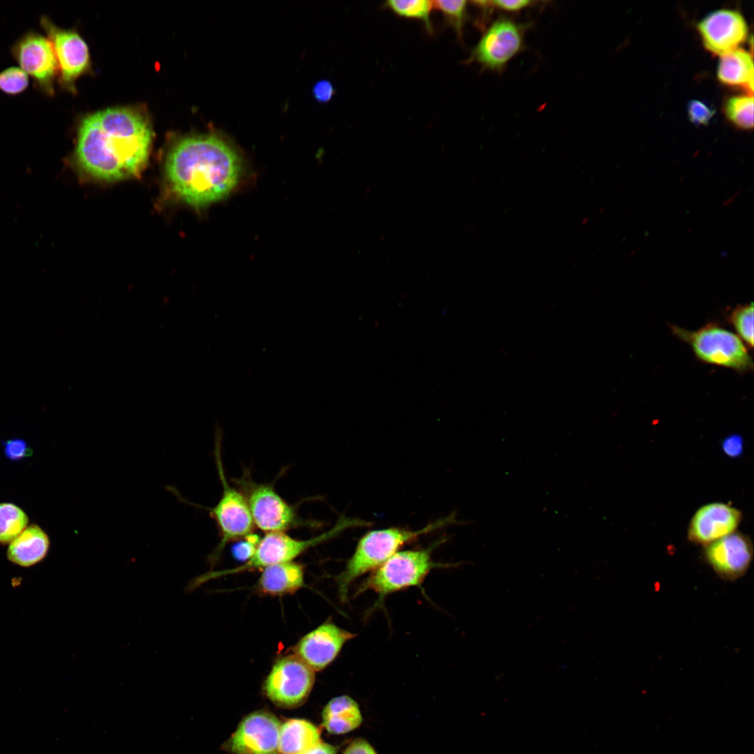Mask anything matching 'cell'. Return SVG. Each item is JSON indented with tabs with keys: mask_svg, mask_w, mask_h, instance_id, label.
I'll use <instances>...</instances> for the list:
<instances>
[{
	"mask_svg": "<svg viewBox=\"0 0 754 754\" xmlns=\"http://www.w3.org/2000/svg\"><path fill=\"white\" fill-rule=\"evenodd\" d=\"M238 152L214 134L185 137L171 149L165 173L174 193L191 207L201 208L228 197L242 175Z\"/></svg>",
	"mask_w": 754,
	"mask_h": 754,
	"instance_id": "obj_2",
	"label": "cell"
},
{
	"mask_svg": "<svg viewBox=\"0 0 754 754\" xmlns=\"http://www.w3.org/2000/svg\"><path fill=\"white\" fill-rule=\"evenodd\" d=\"M29 517L18 505L8 502L0 503V543L9 544L27 526Z\"/></svg>",
	"mask_w": 754,
	"mask_h": 754,
	"instance_id": "obj_23",
	"label": "cell"
},
{
	"mask_svg": "<svg viewBox=\"0 0 754 754\" xmlns=\"http://www.w3.org/2000/svg\"><path fill=\"white\" fill-rule=\"evenodd\" d=\"M697 28L705 47L720 56L737 49L748 34L743 15L730 9L709 13L699 22Z\"/></svg>",
	"mask_w": 754,
	"mask_h": 754,
	"instance_id": "obj_16",
	"label": "cell"
},
{
	"mask_svg": "<svg viewBox=\"0 0 754 754\" xmlns=\"http://www.w3.org/2000/svg\"><path fill=\"white\" fill-rule=\"evenodd\" d=\"M434 547L433 545L425 549L397 552L371 572L360 585L356 594L373 591L378 595L380 603L391 593L420 586L432 569L446 566L432 560Z\"/></svg>",
	"mask_w": 754,
	"mask_h": 754,
	"instance_id": "obj_5",
	"label": "cell"
},
{
	"mask_svg": "<svg viewBox=\"0 0 754 754\" xmlns=\"http://www.w3.org/2000/svg\"><path fill=\"white\" fill-rule=\"evenodd\" d=\"M738 337L752 348L753 347V303L739 305L729 316Z\"/></svg>",
	"mask_w": 754,
	"mask_h": 754,
	"instance_id": "obj_26",
	"label": "cell"
},
{
	"mask_svg": "<svg viewBox=\"0 0 754 754\" xmlns=\"http://www.w3.org/2000/svg\"><path fill=\"white\" fill-rule=\"evenodd\" d=\"M260 538L255 534L250 533L244 538L243 540L236 543L232 547V554L235 559L241 561H247L254 553Z\"/></svg>",
	"mask_w": 754,
	"mask_h": 754,
	"instance_id": "obj_31",
	"label": "cell"
},
{
	"mask_svg": "<svg viewBox=\"0 0 754 754\" xmlns=\"http://www.w3.org/2000/svg\"><path fill=\"white\" fill-rule=\"evenodd\" d=\"M366 524L368 523L360 519L341 517L330 530L307 540L295 539L284 532L267 533L260 539L254 553L244 564L229 570L202 575L191 581L188 584V588L193 591L204 582L221 576L263 569L272 565L292 561L310 547L330 540L348 528Z\"/></svg>",
	"mask_w": 754,
	"mask_h": 754,
	"instance_id": "obj_4",
	"label": "cell"
},
{
	"mask_svg": "<svg viewBox=\"0 0 754 754\" xmlns=\"http://www.w3.org/2000/svg\"><path fill=\"white\" fill-rule=\"evenodd\" d=\"M742 519L740 510L723 503L702 505L694 513L688 527V540L704 546L734 531Z\"/></svg>",
	"mask_w": 754,
	"mask_h": 754,
	"instance_id": "obj_17",
	"label": "cell"
},
{
	"mask_svg": "<svg viewBox=\"0 0 754 754\" xmlns=\"http://www.w3.org/2000/svg\"><path fill=\"white\" fill-rule=\"evenodd\" d=\"M29 86V77L20 68L11 66L0 71V91L8 96L22 94Z\"/></svg>",
	"mask_w": 754,
	"mask_h": 754,
	"instance_id": "obj_28",
	"label": "cell"
},
{
	"mask_svg": "<svg viewBox=\"0 0 754 754\" xmlns=\"http://www.w3.org/2000/svg\"><path fill=\"white\" fill-rule=\"evenodd\" d=\"M453 515L436 520L418 530L398 527L374 530L358 541L344 570L336 577L340 600L347 599L350 584L362 575L372 572L397 553L401 547L421 535L428 534L454 522Z\"/></svg>",
	"mask_w": 754,
	"mask_h": 754,
	"instance_id": "obj_3",
	"label": "cell"
},
{
	"mask_svg": "<svg viewBox=\"0 0 754 754\" xmlns=\"http://www.w3.org/2000/svg\"><path fill=\"white\" fill-rule=\"evenodd\" d=\"M242 489L254 525L267 533L283 532L300 525L295 508L269 484L258 483L244 475L237 481Z\"/></svg>",
	"mask_w": 754,
	"mask_h": 754,
	"instance_id": "obj_8",
	"label": "cell"
},
{
	"mask_svg": "<svg viewBox=\"0 0 754 754\" xmlns=\"http://www.w3.org/2000/svg\"><path fill=\"white\" fill-rule=\"evenodd\" d=\"M315 681V672L295 654L277 660L265 682L268 698L281 707H295L309 696Z\"/></svg>",
	"mask_w": 754,
	"mask_h": 754,
	"instance_id": "obj_10",
	"label": "cell"
},
{
	"mask_svg": "<svg viewBox=\"0 0 754 754\" xmlns=\"http://www.w3.org/2000/svg\"><path fill=\"white\" fill-rule=\"evenodd\" d=\"M319 730L303 719H290L281 724L279 734L280 754H301L320 742Z\"/></svg>",
	"mask_w": 754,
	"mask_h": 754,
	"instance_id": "obj_22",
	"label": "cell"
},
{
	"mask_svg": "<svg viewBox=\"0 0 754 754\" xmlns=\"http://www.w3.org/2000/svg\"><path fill=\"white\" fill-rule=\"evenodd\" d=\"M40 24L53 47L60 84L68 91H73L75 80L89 66L90 57L86 42L75 30L58 27L45 15L40 17Z\"/></svg>",
	"mask_w": 754,
	"mask_h": 754,
	"instance_id": "obj_12",
	"label": "cell"
},
{
	"mask_svg": "<svg viewBox=\"0 0 754 754\" xmlns=\"http://www.w3.org/2000/svg\"><path fill=\"white\" fill-rule=\"evenodd\" d=\"M337 751L334 746L320 741L315 747L301 754H337Z\"/></svg>",
	"mask_w": 754,
	"mask_h": 754,
	"instance_id": "obj_36",
	"label": "cell"
},
{
	"mask_svg": "<svg viewBox=\"0 0 754 754\" xmlns=\"http://www.w3.org/2000/svg\"><path fill=\"white\" fill-rule=\"evenodd\" d=\"M343 754H377L374 748L364 739L353 741Z\"/></svg>",
	"mask_w": 754,
	"mask_h": 754,
	"instance_id": "obj_35",
	"label": "cell"
},
{
	"mask_svg": "<svg viewBox=\"0 0 754 754\" xmlns=\"http://www.w3.org/2000/svg\"><path fill=\"white\" fill-rule=\"evenodd\" d=\"M433 8L441 11L448 22L454 29L458 36L461 38L463 28L467 19L466 1H432Z\"/></svg>",
	"mask_w": 754,
	"mask_h": 754,
	"instance_id": "obj_27",
	"label": "cell"
},
{
	"mask_svg": "<svg viewBox=\"0 0 754 754\" xmlns=\"http://www.w3.org/2000/svg\"><path fill=\"white\" fill-rule=\"evenodd\" d=\"M3 453L6 459L18 461L33 454L32 449L22 438H12L2 442Z\"/></svg>",
	"mask_w": 754,
	"mask_h": 754,
	"instance_id": "obj_29",
	"label": "cell"
},
{
	"mask_svg": "<svg viewBox=\"0 0 754 754\" xmlns=\"http://www.w3.org/2000/svg\"><path fill=\"white\" fill-rule=\"evenodd\" d=\"M672 333L687 343L702 362L744 373L753 369L747 347L734 333L714 323L695 331L672 325Z\"/></svg>",
	"mask_w": 754,
	"mask_h": 754,
	"instance_id": "obj_6",
	"label": "cell"
},
{
	"mask_svg": "<svg viewBox=\"0 0 754 754\" xmlns=\"http://www.w3.org/2000/svg\"><path fill=\"white\" fill-rule=\"evenodd\" d=\"M220 435H216L214 457L222 494L213 508H207L216 523L221 541L212 556L215 560L228 542L239 540L251 533L254 523L246 500L240 490L231 486L225 474L221 454Z\"/></svg>",
	"mask_w": 754,
	"mask_h": 754,
	"instance_id": "obj_7",
	"label": "cell"
},
{
	"mask_svg": "<svg viewBox=\"0 0 754 754\" xmlns=\"http://www.w3.org/2000/svg\"><path fill=\"white\" fill-rule=\"evenodd\" d=\"M714 109L700 101L692 100L688 104V115L693 124L697 125L707 124L714 115Z\"/></svg>",
	"mask_w": 754,
	"mask_h": 754,
	"instance_id": "obj_30",
	"label": "cell"
},
{
	"mask_svg": "<svg viewBox=\"0 0 754 754\" xmlns=\"http://www.w3.org/2000/svg\"><path fill=\"white\" fill-rule=\"evenodd\" d=\"M727 117L737 126L750 129L753 126V95L737 96L730 98L725 103Z\"/></svg>",
	"mask_w": 754,
	"mask_h": 754,
	"instance_id": "obj_25",
	"label": "cell"
},
{
	"mask_svg": "<svg viewBox=\"0 0 754 754\" xmlns=\"http://www.w3.org/2000/svg\"><path fill=\"white\" fill-rule=\"evenodd\" d=\"M13 58L33 79L43 95L54 94V82L58 73L53 47L47 37L35 30L22 34L11 45Z\"/></svg>",
	"mask_w": 754,
	"mask_h": 754,
	"instance_id": "obj_11",
	"label": "cell"
},
{
	"mask_svg": "<svg viewBox=\"0 0 754 754\" xmlns=\"http://www.w3.org/2000/svg\"><path fill=\"white\" fill-rule=\"evenodd\" d=\"M313 94L317 100L326 102L330 101L334 94V89L330 82L322 80L315 85Z\"/></svg>",
	"mask_w": 754,
	"mask_h": 754,
	"instance_id": "obj_34",
	"label": "cell"
},
{
	"mask_svg": "<svg viewBox=\"0 0 754 754\" xmlns=\"http://www.w3.org/2000/svg\"><path fill=\"white\" fill-rule=\"evenodd\" d=\"M50 545L47 533L40 526L31 524L8 544L6 556L11 563L29 568L46 557Z\"/></svg>",
	"mask_w": 754,
	"mask_h": 754,
	"instance_id": "obj_18",
	"label": "cell"
},
{
	"mask_svg": "<svg viewBox=\"0 0 754 754\" xmlns=\"http://www.w3.org/2000/svg\"><path fill=\"white\" fill-rule=\"evenodd\" d=\"M152 138L151 125L139 112L108 108L80 122L73 160L80 170L96 179H128L145 168Z\"/></svg>",
	"mask_w": 754,
	"mask_h": 754,
	"instance_id": "obj_1",
	"label": "cell"
},
{
	"mask_svg": "<svg viewBox=\"0 0 754 754\" xmlns=\"http://www.w3.org/2000/svg\"><path fill=\"white\" fill-rule=\"evenodd\" d=\"M385 6L397 15L422 21L427 30L431 33L433 28L430 13L433 9L432 1L428 0H390Z\"/></svg>",
	"mask_w": 754,
	"mask_h": 754,
	"instance_id": "obj_24",
	"label": "cell"
},
{
	"mask_svg": "<svg viewBox=\"0 0 754 754\" xmlns=\"http://www.w3.org/2000/svg\"><path fill=\"white\" fill-rule=\"evenodd\" d=\"M304 584L302 566L289 561L263 568L258 582V589L265 594L282 596L297 591Z\"/></svg>",
	"mask_w": 754,
	"mask_h": 754,
	"instance_id": "obj_19",
	"label": "cell"
},
{
	"mask_svg": "<svg viewBox=\"0 0 754 754\" xmlns=\"http://www.w3.org/2000/svg\"><path fill=\"white\" fill-rule=\"evenodd\" d=\"M526 24L501 17L486 29L472 50L468 61L483 68L502 72L508 62L524 49Z\"/></svg>",
	"mask_w": 754,
	"mask_h": 754,
	"instance_id": "obj_9",
	"label": "cell"
},
{
	"mask_svg": "<svg viewBox=\"0 0 754 754\" xmlns=\"http://www.w3.org/2000/svg\"><path fill=\"white\" fill-rule=\"evenodd\" d=\"M322 718L325 728L334 734L348 733L362 722L358 704L348 695L332 699L324 707Z\"/></svg>",
	"mask_w": 754,
	"mask_h": 754,
	"instance_id": "obj_20",
	"label": "cell"
},
{
	"mask_svg": "<svg viewBox=\"0 0 754 754\" xmlns=\"http://www.w3.org/2000/svg\"><path fill=\"white\" fill-rule=\"evenodd\" d=\"M356 634L327 621L304 635L293 648L294 654L314 672L327 667L339 655L343 645Z\"/></svg>",
	"mask_w": 754,
	"mask_h": 754,
	"instance_id": "obj_15",
	"label": "cell"
},
{
	"mask_svg": "<svg viewBox=\"0 0 754 754\" xmlns=\"http://www.w3.org/2000/svg\"><path fill=\"white\" fill-rule=\"evenodd\" d=\"M717 76L722 83L744 87L753 94L752 56L749 52L739 48L721 55L718 64Z\"/></svg>",
	"mask_w": 754,
	"mask_h": 754,
	"instance_id": "obj_21",
	"label": "cell"
},
{
	"mask_svg": "<svg viewBox=\"0 0 754 754\" xmlns=\"http://www.w3.org/2000/svg\"><path fill=\"white\" fill-rule=\"evenodd\" d=\"M723 452L729 457L737 458L744 451V439L741 435L731 434L724 438L721 443Z\"/></svg>",
	"mask_w": 754,
	"mask_h": 754,
	"instance_id": "obj_32",
	"label": "cell"
},
{
	"mask_svg": "<svg viewBox=\"0 0 754 754\" xmlns=\"http://www.w3.org/2000/svg\"><path fill=\"white\" fill-rule=\"evenodd\" d=\"M535 2L528 0H496L491 1L493 8H496L508 13L519 12L524 8L530 7Z\"/></svg>",
	"mask_w": 754,
	"mask_h": 754,
	"instance_id": "obj_33",
	"label": "cell"
},
{
	"mask_svg": "<svg viewBox=\"0 0 754 754\" xmlns=\"http://www.w3.org/2000/svg\"><path fill=\"white\" fill-rule=\"evenodd\" d=\"M753 553L751 538L748 535L734 531L703 546L702 557L720 579L734 581L747 572Z\"/></svg>",
	"mask_w": 754,
	"mask_h": 754,
	"instance_id": "obj_13",
	"label": "cell"
},
{
	"mask_svg": "<svg viewBox=\"0 0 754 754\" xmlns=\"http://www.w3.org/2000/svg\"><path fill=\"white\" fill-rule=\"evenodd\" d=\"M281 723L272 714L257 711L246 716L229 740V749L235 754H280Z\"/></svg>",
	"mask_w": 754,
	"mask_h": 754,
	"instance_id": "obj_14",
	"label": "cell"
}]
</instances>
